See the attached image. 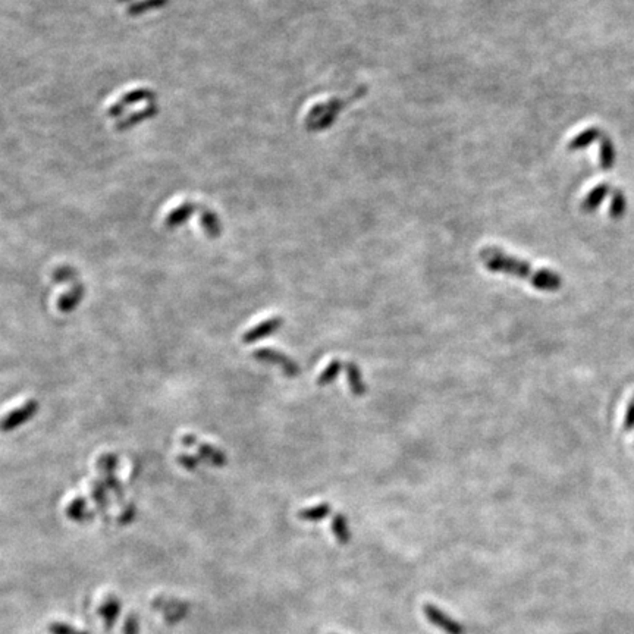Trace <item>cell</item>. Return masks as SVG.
I'll use <instances>...</instances> for the list:
<instances>
[{"mask_svg":"<svg viewBox=\"0 0 634 634\" xmlns=\"http://www.w3.org/2000/svg\"><path fill=\"white\" fill-rule=\"evenodd\" d=\"M481 262L489 272L505 273L510 276H517L520 279H526L530 284L541 291L554 292L562 287L561 276L551 269H538L531 266L529 262L511 256L508 252L501 250L495 246H486L478 252Z\"/></svg>","mask_w":634,"mask_h":634,"instance_id":"1","label":"cell"},{"mask_svg":"<svg viewBox=\"0 0 634 634\" xmlns=\"http://www.w3.org/2000/svg\"><path fill=\"white\" fill-rule=\"evenodd\" d=\"M369 93L368 86H360L348 96H338L332 97L326 102L317 103L312 110L307 114L305 126L308 131H325L329 126L335 123L342 112L352 103L360 102Z\"/></svg>","mask_w":634,"mask_h":634,"instance_id":"2","label":"cell"},{"mask_svg":"<svg viewBox=\"0 0 634 634\" xmlns=\"http://www.w3.org/2000/svg\"><path fill=\"white\" fill-rule=\"evenodd\" d=\"M423 614L428 618V621L435 626L436 628H439L445 634H466L467 630L460 621H457L455 618L446 614L444 610L439 607H436L433 603H425L423 605Z\"/></svg>","mask_w":634,"mask_h":634,"instance_id":"3","label":"cell"},{"mask_svg":"<svg viewBox=\"0 0 634 634\" xmlns=\"http://www.w3.org/2000/svg\"><path fill=\"white\" fill-rule=\"evenodd\" d=\"M252 357H255L256 360L278 365V368H280L282 372H284L288 377H297L300 375V365L292 358H289L288 356L282 354V352H279L273 348L256 349L255 352H252Z\"/></svg>","mask_w":634,"mask_h":634,"instance_id":"4","label":"cell"},{"mask_svg":"<svg viewBox=\"0 0 634 634\" xmlns=\"http://www.w3.org/2000/svg\"><path fill=\"white\" fill-rule=\"evenodd\" d=\"M38 412V402L34 400L27 401L21 407H18L17 410L10 412L2 421V430L3 432H10L13 429H17L18 426L24 425L27 420H30L36 413Z\"/></svg>","mask_w":634,"mask_h":634,"instance_id":"5","label":"cell"},{"mask_svg":"<svg viewBox=\"0 0 634 634\" xmlns=\"http://www.w3.org/2000/svg\"><path fill=\"white\" fill-rule=\"evenodd\" d=\"M282 325H284V319H280L278 316L276 317H271V319H266L262 323H259V325L252 326L248 332H246L243 335V342L244 344H255V342L263 340V338L275 333Z\"/></svg>","mask_w":634,"mask_h":634,"instance_id":"6","label":"cell"},{"mask_svg":"<svg viewBox=\"0 0 634 634\" xmlns=\"http://www.w3.org/2000/svg\"><path fill=\"white\" fill-rule=\"evenodd\" d=\"M121 610H122V603H121L119 598H116L114 595L107 596L102 602L100 607H98V615H100L103 626H105L106 630H110L112 627L115 626L116 619L121 615Z\"/></svg>","mask_w":634,"mask_h":634,"instance_id":"7","label":"cell"},{"mask_svg":"<svg viewBox=\"0 0 634 634\" xmlns=\"http://www.w3.org/2000/svg\"><path fill=\"white\" fill-rule=\"evenodd\" d=\"M603 131L601 128H598V126H590V128L582 131L580 134H577L575 137L571 138V141L568 143L567 146V150L568 151H580V150H584L587 147H590L594 143H599L601 138L603 137Z\"/></svg>","mask_w":634,"mask_h":634,"instance_id":"8","label":"cell"},{"mask_svg":"<svg viewBox=\"0 0 634 634\" xmlns=\"http://www.w3.org/2000/svg\"><path fill=\"white\" fill-rule=\"evenodd\" d=\"M612 193L608 184H599L591 190L582 202V210L584 213H594V211L603 203V200Z\"/></svg>","mask_w":634,"mask_h":634,"instance_id":"9","label":"cell"},{"mask_svg":"<svg viewBox=\"0 0 634 634\" xmlns=\"http://www.w3.org/2000/svg\"><path fill=\"white\" fill-rule=\"evenodd\" d=\"M84 287L81 284H78V282H75V284L73 285V288H70L66 294H63L62 297L58 300V310L62 313H70V312H74V310L77 308V305L80 304V301L82 300L84 297Z\"/></svg>","mask_w":634,"mask_h":634,"instance_id":"10","label":"cell"},{"mask_svg":"<svg viewBox=\"0 0 634 634\" xmlns=\"http://www.w3.org/2000/svg\"><path fill=\"white\" fill-rule=\"evenodd\" d=\"M615 159H617V151H615V146L612 143V139L607 134H603V137L599 141L601 169H603V171H610V169L614 167Z\"/></svg>","mask_w":634,"mask_h":634,"instance_id":"11","label":"cell"},{"mask_svg":"<svg viewBox=\"0 0 634 634\" xmlns=\"http://www.w3.org/2000/svg\"><path fill=\"white\" fill-rule=\"evenodd\" d=\"M195 448H197V453H199L200 458L209 461L210 464H213V466H216V467L227 466V462H228L227 455H225L218 448L211 446L209 444H204V442H197Z\"/></svg>","mask_w":634,"mask_h":634,"instance_id":"12","label":"cell"},{"mask_svg":"<svg viewBox=\"0 0 634 634\" xmlns=\"http://www.w3.org/2000/svg\"><path fill=\"white\" fill-rule=\"evenodd\" d=\"M91 515L93 514L87 511V501L84 498H75L66 506V517L69 520L77 521V523H82V521L90 520Z\"/></svg>","mask_w":634,"mask_h":634,"instance_id":"13","label":"cell"},{"mask_svg":"<svg viewBox=\"0 0 634 634\" xmlns=\"http://www.w3.org/2000/svg\"><path fill=\"white\" fill-rule=\"evenodd\" d=\"M347 375H348V384L351 388V392L354 393L357 397H361L365 393V382L363 379V375L360 369L357 368L356 363H347L345 365Z\"/></svg>","mask_w":634,"mask_h":634,"instance_id":"14","label":"cell"},{"mask_svg":"<svg viewBox=\"0 0 634 634\" xmlns=\"http://www.w3.org/2000/svg\"><path fill=\"white\" fill-rule=\"evenodd\" d=\"M332 533H333V536L336 538L338 543H341V545H348L349 543L351 531H349L348 521H347L344 514H336L333 517V520H332Z\"/></svg>","mask_w":634,"mask_h":634,"instance_id":"15","label":"cell"},{"mask_svg":"<svg viewBox=\"0 0 634 634\" xmlns=\"http://www.w3.org/2000/svg\"><path fill=\"white\" fill-rule=\"evenodd\" d=\"M331 513H332V506L326 502H323V504H319L315 506H310V508L301 510L299 513V518L303 521H313L315 523V521L325 520Z\"/></svg>","mask_w":634,"mask_h":634,"instance_id":"16","label":"cell"},{"mask_svg":"<svg viewBox=\"0 0 634 634\" xmlns=\"http://www.w3.org/2000/svg\"><path fill=\"white\" fill-rule=\"evenodd\" d=\"M627 200L623 191L615 190L611 195V204H610V216L612 219H621L626 213Z\"/></svg>","mask_w":634,"mask_h":634,"instance_id":"17","label":"cell"},{"mask_svg":"<svg viewBox=\"0 0 634 634\" xmlns=\"http://www.w3.org/2000/svg\"><path fill=\"white\" fill-rule=\"evenodd\" d=\"M342 369H344V363L338 361V360L331 361V363L326 365V369L320 373V376H319V379H317V385H319V386H326V385L332 384L333 380L338 377V375L341 373Z\"/></svg>","mask_w":634,"mask_h":634,"instance_id":"18","label":"cell"},{"mask_svg":"<svg viewBox=\"0 0 634 634\" xmlns=\"http://www.w3.org/2000/svg\"><path fill=\"white\" fill-rule=\"evenodd\" d=\"M193 206L191 204H184L182 207H179L178 210H175L174 213L169 215V218L166 219V225L167 227H178V225H181L182 222H184L186 219H188L193 213Z\"/></svg>","mask_w":634,"mask_h":634,"instance_id":"19","label":"cell"},{"mask_svg":"<svg viewBox=\"0 0 634 634\" xmlns=\"http://www.w3.org/2000/svg\"><path fill=\"white\" fill-rule=\"evenodd\" d=\"M106 485L102 482H96L91 488V497L97 506L100 510H105L107 506V497H106Z\"/></svg>","mask_w":634,"mask_h":634,"instance_id":"20","label":"cell"},{"mask_svg":"<svg viewBox=\"0 0 634 634\" xmlns=\"http://www.w3.org/2000/svg\"><path fill=\"white\" fill-rule=\"evenodd\" d=\"M97 466L102 470V473H115V469L118 466V458L114 454L102 455V458L97 462Z\"/></svg>","mask_w":634,"mask_h":634,"instance_id":"21","label":"cell"},{"mask_svg":"<svg viewBox=\"0 0 634 634\" xmlns=\"http://www.w3.org/2000/svg\"><path fill=\"white\" fill-rule=\"evenodd\" d=\"M203 227L210 238H218L220 234V227L218 219L213 215H204L203 216Z\"/></svg>","mask_w":634,"mask_h":634,"instance_id":"22","label":"cell"},{"mask_svg":"<svg viewBox=\"0 0 634 634\" xmlns=\"http://www.w3.org/2000/svg\"><path fill=\"white\" fill-rule=\"evenodd\" d=\"M103 483L106 485V488H107L109 490H112V492L115 493L116 498H118L119 501L123 498V489H122L119 481L115 477L114 473H105V482H103Z\"/></svg>","mask_w":634,"mask_h":634,"instance_id":"23","label":"cell"},{"mask_svg":"<svg viewBox=\"0 0 634 634\" xmlns=\"http://www.w3.org/2000/svg\"><path fill=\"white\" fill-rule=\"evenodd\" d=\"M49 633L50 634H89L87 631H81V630H77L75 627H70L65 623H61V621H54L49 626Z\"/></svg>","mask_w":634,"mask_h":634,"instance_id":"24","label":"cell"},{"mask_svg":"<svg viewBox=\"0 0 634 634\" xmlns=\"http://www.w3.org/2000/svg\"><path fill=\"white\" fill-rule=\"evenodd\" d=\"M122 631H123V634H138L139 633V621L135 614H130L125 618Z\"/></svg>","mask_w":634,"mask_h":634,"instance_id":"25","label":"cell"},{"mask_svg":"<svg viewBox=\"0 0 634 634\" xmlns=\"http://www.w3.org/2000/svg\"><path fill=\"white\" fill-rule=\"evenodd\" d=\"M75 278H77V272L74 269H70V267H59V269H56L53 273L54 282H66V280L75 279Z\"/></svg>","mask_w":634,"mask_h":634,"instance_id":"26","label":"cell"},{"mask_svg":"<svg viewBox=\"0 0 634 634\" xmlns=\"http://www.w3.org/2000/svg\"><path fill=\"white\" fill-rule=\"evenodd\" d=\"M135 513H137V510H135V506H134L133 504H128V505H126V506H125V508H123V511L121 513L119 518H118L119 524H122V526H126V524L133 523V520H134V517H135Z\"/></svg>","mask_w":634,"mask_h":634,"instance_id":"27","label":"cell"},{"mask_svg":"<svg viewBox=\"0 0 634 634\" xmlns=\"http://www.w3.org/2000/svg\"><path fill=\"white\" fill-rule=\"evenodd\" d=\"M178 462L181 464L182 467L187 469V470H195L197 466H199V462L200 460L194 457V455H188V454H179L178 455Z\"/></svg>","mask_w":634,"mask_h":634,"instance_id":"28","label":"cell"},{"mask_svg":"<svg viewBox=\"0 0 634 634\" xmlns=\"http://www.w3.org/2000/svg\"><path fill=\"white\" fill-rule=\"evenodd\" d=\"M624 429L626 430L634 429V397L627 407V413H626V418H624Z\"/></svg>","mask_w":634,"mask_h":634,"instance_id":"29","label":"cell"},{"mask_svg":"<svg viewBox=\"0 0 634 634\" xmlns=\"http://www.w3.org/2000/svg\"><path fill=\"white\" fill-rule=\"evenodd\" d=\"M181 442H182V445H184V446H195V444H197V442H199V441H197V438H195V436H194V435L188 433V435H184V436H182Z\"/></svg>","mask_w":634,"mask_h":634,"instance_id":"30","label":"cell"},{"mask_svg":"<svg viewBox=\"0 0 634 634\" xmlns=\"http://www.w3.org/2000/svg\"><path fill=\"white\" fill-rule=\"evenodd\" d=\"M119 2H125V0H119Z\"/></svg>","mask_w":634,"mask_h":634,"instance_id":"31","label":"cell"},{"mask_svg":"<svg viewBox=\"0 0 634 634\" xmlns=\"http://www.w3.org/2000/svg\"><path fill=\"white\" fill-rule=\"evenodd\" d=\"M332 634H333V633H332Z\"/></svg>","mask_w":634,"mask_h":634,"instance_id":"32","label":"cell"}]
</instances>
